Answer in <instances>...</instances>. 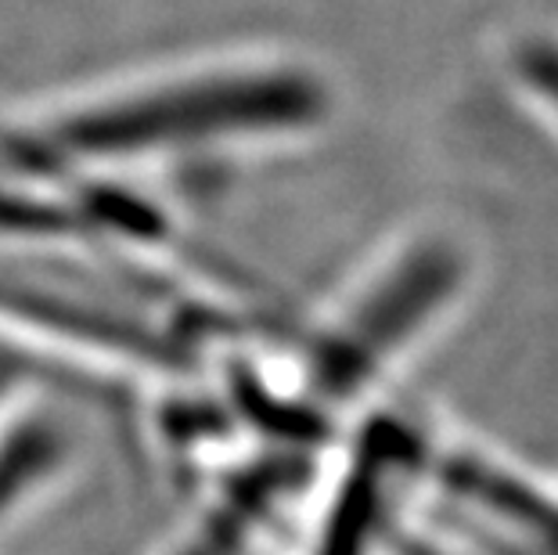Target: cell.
I'll return each instance as SVG.
<instances>
[{"mask_svg":"<svg viewBox=\"0 0 558 555\" xmlns=\"http://www.w3.org/2000/svg\"><path fill=\"white\" fill-rule=\"evenodd\" d=\"M328 116V87L300 62L217 51L90 80L29 109L26 134L58 159L170 156L187 145L306 134Z\"/></svg>","mask_w":558,"mask_h":555,"instance_id":"obj_1","label":"cell"}]
</instances>
